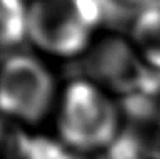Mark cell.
<instances>
[{
    "instance_id": "cell-1",
    "label": "cell",
    "mask_w": 160,
    "mask_h": 159,
    "mask_svg": "<svg viewBox=\"0 0 160 159\" xmlns=\"http://www.w3.org/2000/svg\"><path fill=\"white\" fill-rule=\"evenodd\" d=\"M101 0H33L28 3V38L41 52L78 59L103 25Z\"/></svg>"
},
{
    "instance_id": "cell-2",
    "label": "cell",
    "mask_w": 160,
    "mask_h": 159,
    "mask_svg": "<svg viewBox=\"0 0 160 159\" xmlns=\"http://www.w3.org/2000/svg\"><path fill=\"white\" fill-rule=\"evenodd\" d=\"M59 139L72 148L104 153L123 125L120 105L93 83L75 78L64 89L58 108Z\"/></svg>"
},
{
    "instance_id": "cell-3",
    "label": "cell",
    "mask_w": 160,
    "mask_h": 159,
    "mask_svg": "<svg viewBox=\"0 0 160 159\" xmlns=\"http://www.w3.org/2000/svg\"><path fill=\"white\" fill-rule=\"evenodd\" d=\"M78 62L79 77L120 100L152 87L160 80L138 55L129 38L106 34L93 41Z\"/></svg>"
},
{
    "instance_id": "cell-4",
    "label": "cell",
    "mask_w": 160,
    "mask_h": 159,
    "mask_svg": "<svg viewBox=\"0 0 160 159\" xmlns=\"http://www.w3.org/2000/svg\"><path fill=\"white\" fill-rule=\"evenodd\" d=\"M54 80L48 67L36 56L14 53L0 64V112L27 125H38L50 112Z\"/></svg>"
},
{
    "instance_id": "cell-5",
    "label": "cell",
    "mask_w": 160,
    "mask_h": 159,
    "mask_svg": "<svg viewBox=\"0 0 160 159\" xmlns=\"http://www.w3.org/2000/svg\"><path fill=\"white\" fill-rule=\"evenodd\" d=\"M106 159H160V130L123 120Z\"/></svg>"
},
{
    "instance_id": "cell-6",
    "label": "cell",
    "mask_w": 160,
    "mask_h": 159,
    "mask_svg": "<svg viewBox=\"0 0 160 159\" xmlns=\"http://www.w3.org/2000/svg\"><path fill=\"white\" fill-rule=\"evenodd\" d=\"M129 39L142 59L160 75V0L135 14Z\"/></svg>"
},
{
    "instance_id": "cell-7",
    "label": "cell",
    "mask_w": 160,
    "mask_h": 159,
    "mask_svg": "<svg viewBox=\"0 0 160 159\" xmlns=\"http://www.w3.org/2000/svg\"><path fill=\"white\" fill-rule=\"evenodd\" d=\"M28 38V3L25 0H0V53L14 55Z\"/></svg>"
},
{
    "instance_id": "cell-8",
    "label": "cell",
    "mask_w": 160,
    "mask_h": 159,
    "mask_svg": "<svg viewBox=\"0 0 160 159\" xmlns=\"http://www.w3.org/2000/svg\"><path fill=\"white\" fill-rule=\"evenodd\" d=\"M25 159H106V155L72 148L59 137L33 134Z\"/></svg>"
},
{
    "instance_id": "cell-9",
    "label": "cell",
    "mask_w": 160,
    "mask_h": 159,
    "mask_svg": "<svg viewBox=\"0 0 160 159\" xmlns=\"http://www.w3.org/2000/svg\"><path fill=\"white\" fill-rule=\"evenodd\" d=\"M31 136L22 123L0 112V159H25Z\"/></svg>"
},
{
    "instance_id": "cell-10",
    "label": "cell",
    "mask_w": 160,
    "mask_h": 159,
    "mask_svg": "<svg viewBox=\"0 0 160 159\" xmlns=\"http://www.w3.org/2000/svg\"><path fill=\"white\" fill-rule=\"evenodd\" d=\"M112 3L118 5L120 8H128V9H135L137 13H140L142 9L154 5L159 0H110Z\"/></svg>"
},
{
    "instance_id": "cell-11",
    "label": "cell",
    "mask_w": 160,
    "mask_h": 159,
    "mask_svg": "<svg viewBox=\"0 0 160 159\" xmlns=\"http://www.w3.org/2000/svg\"><path fill=\"white\" fill-rule=\"evenodd\" d=\"M25 2H27V3H30V2H33V0H25Z\"/></svg>"
}]
</instances>
